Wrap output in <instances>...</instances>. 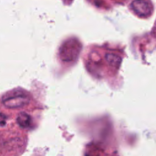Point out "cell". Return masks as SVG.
<instances>
[{
    "label": "cell",
    "instance_id": "3957f363",
    "mask_svg": "<svg viewBox=\"0 0 156 156\" xmlns=\"http://www.w3.org/2000/svg\"><path fill=\"white\" fill-rule=\"evenodd\" d=\"M105 59L109 66L115 69L119 67L122 60L120 55L115 52H107L105 55Z\"/></svg>",
    "mask_w": 156,
    "mask_h": 156
},
{
    "label": "cell",
    "instance_id": "277c9868",
    "mask_svg": "<svg viewBox=\"0 0 156 156\" xmlns=\"http://www.w3.org/2000/svg\"><path fill=\"white\" fill-rule=\"evenodd\" d=\"M17 122L23 128H27L31 124V117L25 112H21L18 115L16 118Z\"/></svg>",
    "mask_w": 156,
    "mask_h": 156
},
{
    "label": "cell",
    "instance_id": "6da1fadb",
    "mask_svg": "<svg viewBox=\"0 0 156 156\" xmlns=\"http://www.w3.org/2000/svg\"><path fill=\"white\" fill-rule=\"evenodd\" d=\"M29 101V98L27 95L17 93L10 94L7 97L4 98L2 102L5 107L15 108L22 107L27 105Z\"/></svg>",
    "mask_w": 156,
    "mask_h": 156
},
{
    "label": "cell",
    "instance_id": "7a4b0ae2",
    "mask_svg": "<svg viewBox=\"0 0 156 156\" xmlns=\"http://www.w3.org/2000/svg\"><path fill=\"white\" fill-rule=\"evenodd\" d=\"M131 7L132 10L140 17H147L152 12L151 4L147 0H133Z\"/></svg>",
    "mask_w": 156,
    "mask_h": 156
}]
</instances>
